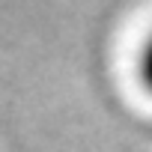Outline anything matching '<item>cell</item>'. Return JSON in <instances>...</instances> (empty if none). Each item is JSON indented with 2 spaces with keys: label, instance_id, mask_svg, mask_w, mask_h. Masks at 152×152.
<instances>
[{
  "label": "cell",
  "instance_id": "6da1fadb",
  "mask_svg": "<svg viewBox=\"0 0 152 152\" xmlns=\"http://www.w3.org/2000/svg\"><path fill=\"white\" fill-rule=\"evenodd\" d=\"M137 78H140L143 90L152 96V33L143 39L140 54H137Z\"/></svg>",
  "mask_w": 152,
  "mask_h": 152
}]
</instances>
